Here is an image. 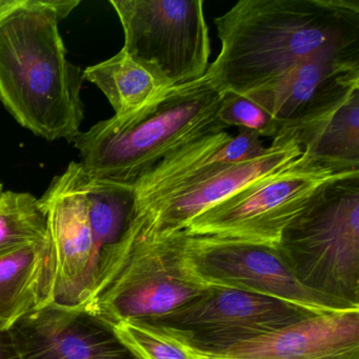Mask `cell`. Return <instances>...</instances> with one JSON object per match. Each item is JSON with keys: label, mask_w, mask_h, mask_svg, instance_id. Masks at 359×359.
<instances>
[{"label": "cell", "mask_w": 359, "mask_h": 359, "mask_svg": "<svg viewBox=\"0 0 359 359\" xmlns=\"http://www.w3.org/2000/svg\"><path fill=\"white\" fill-rule=\"evenodd\" d=\"M51 266L47 237L0 255V334L49 306Z\"/></svg>", "instance_id": "cell-16"}, {"label": "cell", "mask_w": 359, "mask_h": 359, "mask_svg": "<svg viewBox=\"0 0 359 359\" xmlns=\"http://www.w3.org/2000/svg\"><path fill=\"white\" fill-rule=\"evenodd\" d=\"M4 192V184L3 182H0V194Z\"/></svg>", "instance_id": "cell-24"}, {"label": "cell", "mask_w": 359, "mask_h": 359, "mask_svg": "<svg viewBox=\"0 0 359 359\" xmlns=\"http://www.w3.org/2000/svg\"><path fill=\"white\" fill-rule=\"evenodd\" d=\"M4 335L6 334H0V359H15L9 335L7 340L4 338Z\"/></svg>", "instance_id": "cell-23"}, {"label": "cell", "mask_w": 359, "mask_h": 359, "mask_svg": "<svg viewBox=\"0 0 359 359\" xmlns=\"http://www.w3.org/2000/svg\"><path fill=\"white\" fill-rule=\"evenodd\" d=\"M186 231L147 234L127 222L121 236L104 248L97 275L79 312L114 327L170 312L207 289L184 262Z\"/></svg>", "instance_id": "cell-4"}, {"label": "cell", "mask_w": 359, "mask_h": 359, "mask_svg": "<svg viewBox=\"0 0 359 359\" xmlns=\"http://www.w3.org/2000/svg\"><path fill=\"white\" fill-rule=\"evenodd\" d=\"M356 91L359 52H333L297 65L270 87L245 96L270 113L283 131L318 121Z\"/></svg>", "instance_id": "cell-12"}, {"label": "cell", "mask_w": 359, "mask_h": 359, "mask_svg": "<svg viewBox=\"0 0 359 359\" xmlns=\"http://www.w3.org/2000/svg\"><path fill=\"white\" fill-rule=\"evenodd\" d=\"M123 49L165 89L205 76L211 55L203 0H110Z\"/></svg>", "instance_id": "cell-7"}, {"label": "cell", "mask_w": 359, "mask_h": 359, "mask_svg": "<svg viewBox=\"0 0 359 359\" xmlns=\"http://www.w3.org/2000/svg\"><path fill=\"white\" fill-rule=\"evenodd\" d=\"M184 262L205 285L270 296L319 312L355 309L300 285L276 245L189 234Z\"/></svg>", "instance_id": "cell-10"}, {"label": "cell", "mask_w": 359, "mask_h": 359, "mask_svg": "<svg viewBox=\"0 0 359 359\" xmlns=\"http://www.w3.org/2000/svg\"><path fill=\"white\" fill-rule=\"evenodd\" d=\"M222 48L207 75L248 95L321 54L359 52L358 0H241L214 20Z\"/></svg>", "instance_id": "cell-1"}, {"label": "cell", "mask_w": 359, "mask_h": 359, "mask_svg": "<svg viewBox=\"0 0 359 359\" xmlns=\"http://www.w3.org/2000/svg\"><path fill=\"white\" fill-rule=\"evenodd\" d=\"M319 311L285 300L207 285L203 294L154 318L138 321L193 354H213L266 335Z\"/></svg>", "instance_id": "cell-8"}, {"label": "cell", "mask_w": 359, "mask_h": 359, "mask_svg": "<svg viewBox=\"0 0 359 359\" xmlns=\"http://www.w3.org/2000/svg\"><path fill=\"white\" fill-rule=\"evenodd\" d=\"M46 238V219L39 198L31 193L0 194V255Z\"/></svg>", "instance_id": "cell-19"}, {"label": "cell", "mask_w": 359, "mask_h": 359, "mask_svg": "<svg viewBox=\"0 0 359 359\" xmlns=\"http://www.w3.org/2000/svg\"><path fill=\"white\" fill-rule=\"evenodd\" d=\"M33 0H0V22L22 10L29 9Z\"/></svg>", "instance_id": "cell-22"}, {"label": "cell", "mask_w": 359, "mask_h": 359, "mask_svg": "<svg viewBox=\"0 0 359 359\" xmlns=\"http://www.w3.org/2000/svg\"><path fill=\"white\" fill-rule=\"evenodd\" d=\"M275 245L300 285L359 309V172L325 184Z\"/></svg>", "instance_id": "cell-5"}, {"label": "cell", "mask_w": 359, "mask_h": 359, "mask_svg": "<svg viewBox=\"0 0 359 359\" xmlns=\"http://www.w3.org/2000/svg\"><path fill=\"white\" fill-rule=\"evenodd\" d=\"M224 94L207 73L169 88L134 114L81 131L72 142L79 163L90 177L132 186L174 151L226 131L218 118Z\"/></svg>", "instance_id": "cell-3"}, {"label": "cell", "mask_w": 359, "mask_h": 359, "mask_svg": "<svg viewBox=\"0 0 359 359\" xmlns=\"http://www.w3.org/2000/svg\"><path fill=\"white\" fill-rule=\"evenodd\" d=\"M39 203L49 245V306L77 308L95 280L104 250L92 226L88 176L81 163L72 161L55 176Z\"/></svg>", "instance_id": "cell-9"}, {"label": "cell", "mask_w": 359, "mask_h": 359, "mask_svg": "<svg viewBox=\"0 0 359 359\" xmlns=\"http://www.w3.org/2000/svg\"><path fill=\"white\" fill-rule=\"evenodd\" d=\"M313 159L257 180L193 218L184 231L197 236L276 245L287 224L327 182L356 173Z\"/></svg>", "instance_id": "cell-6"}, {"label": "cell", "mask_w": 359, "mask_h": 359, "mask_svg": "<svg viewBox=\"0 0 359 359\" xmlns=\"http://www.w3.org/2000/svg\"><path fill=\"white\" fill-rule=\"evenodd\" d=\"M291 130L304 153L313 159L346 169H359V91L330 114Z\"/></svg>", "instance_id": "cell-17"}, {"label": "cell", "mask_w": 359, "mask_h": 359, "mask_svg": "<svg viewBox=\"0 0 359 359\" xmlns=\"http://www.w3.org/2000/svg\"><path fill=\"white\" fill-rule=\"evenodd\" d=\"M266 150L262 138L247 130H239L236 135L226 130L190 142L168 155L132 184V211H149L213 168L247 163Z\"/></svg>", "instance_id": "cell-15"}, {"label": "cell", "mask_w": 359, "mask_h": 359, "mask_svg": "<svg viewBox=\"0 0 359 359\" xmlns=\"http://www.w3.org/2000/svg\"><path fill=\"white\" fill-rule=\"evenodd\" d=\"M112 329L117 337L142 359H190L182 346L144 323L123 321Z\"/></svg>", "instance_id": "cell-21"}, {"label": "cell", "mask_w": 359, "mask_h": 359, "mask_svg": "<svg viewBox=\"0 0 359 359\" xmlns=\"http://www.w3.org/2000/svg\"><path fill=\"white\" fill-rule=\"evenodd\" d=\"M187 355L190 359H359V309L313 315L213 354Z\"/></svg>", "instance_id": "cell-14"}, {"label": "cell", "mask_w": 359, "mask_h": 359, "mask_svg": "<svg viewBox=\"0 0 359 359\" xmlns=\"http://www.w3.org/2000/svg\"><path fill=\"white\" fill-rule=\"evenodd\" d=\"M83 77L102 92L116 117L138 112L167 90L123 49L109 60L87 67Z\"/></svg>", "instance_id": "cell-18"}, {"label": "cell", "mask_w": 359, "mask_h": 359, "mask_svg": "<svg viewBox=\"0 0 359 359\" xmlns=\"http://www.w3.org/2000/svg\"><path fill=\"white\" fill-rule=\"evenodd\" d=\"M75 0H33L0 22V102L22 128L72 144L85 118L83 70L68 57L60 30Z\"/></svg>", "instance_id": "cell-2"}, {"label": "cell", "mask_w": 359, "mask_h": 359, "mask_svg": "<svg viewBox=\"0 0 359 359\" xmlns=\"http://www.w3.org/2000/svg\"><path fill=\"white\" fill-rule=\"evenodd\" d=\"M218 118L226 129L236 127L239 130H247L260 138L273 140L281 131L280 123L262 107L248 96L231 92L224 94Z\"/></svg>", "instance_id": "cell-20"}, {"label": "cell", "mask_w": 359, "mask_h": 359, "mask_svg": "<svg viewBox=\"0 0 359 359\" xmlns=\"http://www.w3.org/2000/svg\"><path fill=\"white\" fill-rule=\"evenodd\" d=\"M8 335L15 359H142L112 327L55 304L27 315Z\"/></svg>", "instance_id": "cell-13"}, {"label": "cell", "mask_w": 359, "mask_h": 359, "mask_svg": "<svg viewBox=\"0 0 359 359\" xmlns=\"http://www.w3.org/2000/svg\"><path fill=\"white\" fill-rule=\"evenodd\" d=\"M304 148L295 132L283 130L262 156L247 163L213 168L167 201L146 212H130L128 222L147 234L163 236L184 230L187 224L212 205L266 176L299 161Z\"/></svg>", "instance_id": "cell-11"}]
</instances>
